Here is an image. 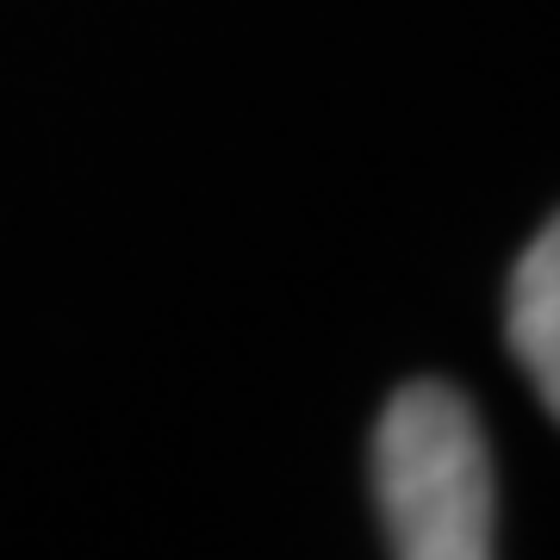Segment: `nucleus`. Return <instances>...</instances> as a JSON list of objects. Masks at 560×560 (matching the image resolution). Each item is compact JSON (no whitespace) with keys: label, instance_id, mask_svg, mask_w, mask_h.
Here are the masks:
<instances>
[{"label":"nucleus","instance_id":"obj_1","mask_svg":"<svg viewBox=\"0 0 560 560\" xmlns=\"http://www.w3.org/2000/svg\"><path fill=\"white\" fill-rule=\"evenodd\" d=\"M374 504L393 560H499L492 448L467 393L411 381L374 423Z\"/></svg>","mask_w":560,"mask_h":560},{"label":"nucleus","instance_id":"obj_2","mask_svg":"<svg viewBox=\"0 0 560 560\" xmlns=\"http://www.w3.org/2000/svg\"><path fill=\"white\" fill-rule=\"evenodd\" d=\"M504 337H511L517 368L536 386V399L560 418V212L529 237V249L511 268Z\"/></svg>","mask_w":560,"mask_h":560}]
</instances>
